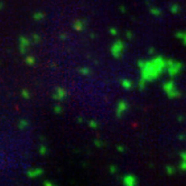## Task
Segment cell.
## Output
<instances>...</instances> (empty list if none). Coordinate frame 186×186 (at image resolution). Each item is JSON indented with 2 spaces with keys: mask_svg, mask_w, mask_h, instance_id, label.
Listing matches in <instances>:
<instances>
[{
  "mask_svg": "<svg viewBox=\"0 0 186 186\" xmlns=\"http://www.w3.org/2000/svg\"><path fill=\"white\" fill-rule=\"evenodd\" d=\"M39 154L42 156H44V155H46L47 154V148L45 146H40V148H39Z\"/></svg>",
  "mask_w": 186,
  "mask_h": 186,
  "instance_id": "3957f363",
  "label": "cell"
},
{
  "mask_svg": "<svg viewBox=\"0 0 186 186\" xmlns=\"http://www.w3.org/2000/svg\"><path fill=\"white\" fill-rule=\"evenodd\" d=\"M22 96H24V98H26V99H28V98H29V94H28V92L26 90L22 91Z\"/></svg>",
  "mask_w": 186,
  "mask_h": 186,
  "instance_id": "277c9868",
  "label": "cell"
},
{
  "mask_svg": "<svg viewBox=\"0 0 186 186\" xmlns=\"http://www.w3.org/2000/svg\"><path fill=\"white\" fill-rule=\"evenodd\" d=\"M28 124H29V122H28L27 120H19L18 128L20 130H24V129H26V128L28 127Z\"/></svg>",
  "mask_w": 186,
  "mask_h": 186,
  "instance_id": "7a4b0ae2",
  "label": "cell"
},
{
  "mask_svg": "<svg viewBox=\"0 0 186 186\" xmlns=\"http://www.w3.org/2000/svg\"><path fill=\"white\" fill-rule=\"evenodd\" d=\"M44 186H55V185L52 184L51 182H45V183H44Z\"/></svg>",
  "mask_w": 186,
  "mask_h": 186,
  "instance_id": "5b68a950",
  "label": "cell"
},
{
  "mask_svg": "<svg viewBox=\"0 0 186 186\" xmlns=\"http://www.w3.org/2000/svg\"><path fill=\"white\" fill-rule=\"evenodd\" d=\"M55 111H57V112L61 111V109H59V107H56V108H55Z\"/></svg>",
  "mask_w": 186,
  "mask_h": 186,
  "instance_id": "8992f818",
  "label": "cell"
},
{
  "mask_svg": "<svg viewBox=\"0 0 186 186\" xmlns=\"http://www.w3.org/2000/svg\"><path fill=\"white\" fill-rule=\"evenodd\" d=\"M44 171L43 168H39V167H35V168H31V169H28L27 171V176L29 178H35V177H38L40 175H43Z\"/></svg>",
  "mask_w": 186,
  "mask_h": 186,
  "instance_id": "6da1fadb",
  "label": "cell"
}]
</instances>
